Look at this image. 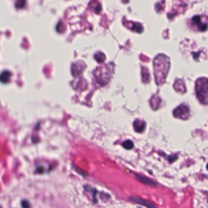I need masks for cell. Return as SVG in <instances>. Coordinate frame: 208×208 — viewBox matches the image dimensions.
<instances>
[{"mask_svg":"<svg viewBox=\"0 0 208 208\" xmlns=\"http://www.w3.org/2000/svg\"><path fill=\"white\" fill-rule=\"evenodd\" d=\"M202 17L199 15H196L192 19V22L193 25H195L198 27L200 31H206L207 28V25L206 23H205L202 20Z\"/></svg>","mask_w":208,"mask_h":208,"instance_id":"cell-3","label":"cell"},{"mask_svg":"<svg viewBox=\"0 0 208 208\" xmlns=\"http://www.w3.org/2000/svg\"><path fill=\"white\" fill-rule=\"evenodd\" d=\"M122 146L127 150H131L133 148V143L131 140H126L123 143Z\"/></svg>","mask_w":208,"mask_h":208,"instance_id":"cell-8","label":"cell"},{"mask_svg":"<svg viewBox=\"0 0 208 208\" xmlns=\"http://www.w3.org/2000/svg\"><path fill=\"white\" fill-rule=\"evenodd\" d=\"M145 128V123L139 120H135L134 122V128L138 133H142Z\"/></svg>","mask_w":208,"mask_h":208,"instance_id":"cell-7","label":"cell"},{"mask_svg":"<svg viewBox=\"0 0 208 208\" xmlns=\"http://www.w3.org/2000/svg\"><path fill=\"white\" fill-rule=\"evenodd\" d=\"M197 96L201 103H208V79L201 78L196 83Z\"/></svg>","mask_w":208,"mask_h":208,"instance_id":"cell-1","label":"cell"},{"mask_svg":"<svg viewBox=\"0 0 208 208\" xmlns=\"http://www.w3.org/2000/svg\"><path fill=\"white\" fill-rule=\"evenodd\" d=\"M130 200L133 202L134 201L136 203L144 206H146L148 208H157L154 205H153V204L151 203L150 202L148 201L147 200L142 199V198L139 197H137V196H132L130 198Z\"/></svg>","mask_w":208,"mask_h":208,"instance_id":"cell-4","label":"cell"},{"mask_svg":"<svg viewBox=\"0 0 208 208\" xmlns=\"http://www.w3.org/2000/svg\"><path fill=\"white\" fill-rule=\"evenodd\" d=\"M0 208H1V206H0Z\"/></svg>","mask_w":208,"mask_h":208,"instance_id":"cell-14","label":"cell"},{"mask_svg":"<svg viewBox=\"0 0 208 208\" xmlns=\"http://www.w3.org/2000/svg\"><path fill=\"white\" fill-rule=\"evenodd\" d=\"M206 168H207V170H208V164H207V166H206Z\"/></svg>","mask_w":208,"mask_h":208,"instance_id":"cell-13","label":"cell"},{"mask_svg":"<svg viewBox=\"0 0 208 208\" xmlns=\"http://www.w3.org/2000/svg\"><path fill=\"white\" fill-rule=\"evenodd\" d=\"M95 58L96 59L97 62L99 63H102L104 62L105 60V56L104 55V54L102 53H97L95 56Z\"/></svg>","mask_w":208,"mask_h":208,"instance_id":"cell-9","label":"cell"},{"mask_svg":"<svg viewBox=\"0 0 208 208\" xmlns=\"http://www.w3.org/2000/svg\"><path fill=\"white\" fill-rule=\"evenodd\" d=\"M44 171H45V169H44V167H41V166H40L37 168L36 169V172L37 173H39V174H41L43 173L44 172Z\"/></svg>","mask_w":208,"mask_h":208,"instance_id":"cell-12","label":"cell"},{"mask_svg":"<svg viewBox=\"0 0 208 208\" xmlns=\"http://www.w3.org/2000/svg\"><path fill=\"white\" fill-rule=\"evenodd\" d=\"M21 206L23 208H31V204L26 200H24L21 201Z\"/></svg>","mask_w":208,"mask_h":208,"instance_id":"cell-11","label":"cell"},{"mask_svg":"<svg viewBox=\"0 0 208 208\" xmlns=\"http://www.w3.org/2000/svg\"><path fill=\"white\" fill-rule=\"evenodd\" d=\"M174 116L181 118H186L189 115V109L187 106L181 105L174 111Z\"/></svg>","mask_w":208,"mask_h":208,"instance_id":"cell-2","label":"cell"},{"mask_svg":"<svg viewBox=\"0 0 208 208\" xmlns=\"http://www.w3.org/2000/svg\"><path fill=\"white\" fill-rule=\"evenodd\" d=\"M26 4V1H23V0H19V1H16L15 7L18 9H22L25 6Z\"/></svg>","mask_w":208,"mask_h":208,"instance_id":"cell-10","label":"cell"},{"mask_svg":"<svg viewBox=\"0 0 208 208\" xmlns=\"http://www.w3.org/2000/svg\"><path fill=\"white\" fill-rule=\"evenodd\" d=\"M12 73L8 70H5L0 75V81L3 83H8L10 81Z\"/></svg>","mask_w":208,"mask_h":208,"instance_id":"cell-6","label":"cell"},{"mask_svg":"<svg viewBox=\"0 0 208 208\" xmlns=\"http://www.w3.org/2000/svg\"><path fill=\"white\" fill-rule=\"evenodd\" d=\"M135 177L138 180V181L141 182L142 183L144 184L150 185V186H152V187H156V185H157V184H156L154 181H153V180L150 179V178H148L145 177V176L141 175V174H135Z\"/></svg>","mask_w":208,"mask_h":208,"instance_id":"cell-5","label":"cell"}]
</instances>
